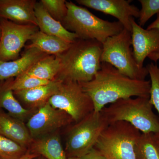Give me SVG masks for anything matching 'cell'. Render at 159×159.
<instances>
[{
    "instance_id": "6da1fadb",
    "label": "cell",
    "mask_w": 159,
    "mask_h": 159,
    "mask_svg": "<svg viewBox=\"0 0 159 159\" xmlns=\"http://www.w3.org/2000/svg\"><path fill=\"white\" fill-rule=\"evenodd\" d=\"M80 84L92 99L96 112L120 99L150 96V80L132 79L106 62L101 63L92 80Z\"/></svg>"
},
{
    "instance_id": "52a82bcc",
    "label": "cell",
    "mask_w": 159,
    "mask_h": 159,
    "mask_svg": "<svg viewBox=\"0 0 159 159\" xmlns=\"http://www.w3.org/2000/svg\"><path fill=\"white\" fill-rule=\"evenodd\" d=\"M109 123L101 111H93L70 128L66 140L67 157L80 158L94 148Z\"/></svg>"
},
{
    "instance_id": "4fadbf2b",
    "label": "cell",
    "mask_w": 159,
    "mask_h": 159,
    "mask_svg": "<svg viewBox=\"0 0 159 159\" xmlns=\"http://www.w3.org/2000/svg\"><path fill=\"white\" fill-rule=\"evenodd\" d=\"M35 0H0V19L23 25L37 26Z\"/></svg>"
},
{
    "instance_id": "836d02e7",
    "label": "cell",
    "mask_w": 159,
    "mask_h": 159,
    "mask_svg": "<svg viewBox=\"0 0 159 159\" xmlns=\"http://www.w3.org/2000/svg\"><path fill=\"white\" fill-rule=\"evenodd\" d=\"M67 159H79V158H77V157H69V158H67Z\"/></svg>"
},
{
    "instance_id": "603a6c76",
    "label": "cell",
    "mask_w": 159,
    "mask_h": 159,
    "mask_svg": "<svg viewBox=\"0 0 159 159\" xmlns=\"http://www.w3.org/2000/svg\"><path fill=\"white\" fill-rule=\"evenodd\" d=\"M28 151L27 148L0 134V159H18Z\"/></svg>"
},
{
    "instance_id": "8992f818",
    "label": "cell",
    "mask_w": 159,
    "mask_h": 159,
    "mask_svg": "<svg viewBox=\"0 0 159 159\" xmlns=\"http://www.w3.org/2000/svg\"><path fill=\"white\" fill-rule=\"evenodd\" d=\"M141 134L128 122H114L102 133L94 148L107 159H137L135 148Z\"/></svg>"
},
{
    "instance_id": "f1b7e54d",
    "label": "cell",
    "mask_w": 159,
    "mask_h": 159,
    "mask_svg": "<svg viewBox=\"0 0 159 159\" xmlns=\"http://www.w3.org/2000/svg\"><path fill=\"white\" fill-rule=\"evenodd\" d=\"M156 19L151 23L147 27V29H159V12L157 14Z\"/></svg>"
},
{
    "instance_id": "7a4b0ae2",
    "label": "cell",
    "mask_w": 159,
    "mask_h": 159,
    "mask_svg": "<svg viewBox=\"0 0 159 159\" xmlns=\"http://www.w3.org/2000/svg\"><path fill=\"white\" fill-rule=\"evenodd\" d=\"M102 51L101 43L78 39L58 55L61 68L56 79L80 84L91 81L101 68Z\"/></svg>"
},
{
    "instance_id": "d6986e66",
    "label": "cell",
    "mask_w": 159,
    "mask_h": 159,
    "mask_svg": "<svg viewBox=\"0 0 159 159\" xmlns=\"http://www.w3.org/2000/svg\"><path fill=\"white\" fill-rule=\"evenodd\" d=\"M0 84V108L5 109L11 116L25 122L28 121L37 111L25 108L9 88V79Z\"/></svg>"
},
{
    "instance_id": "ffe728a7",
    "label": "cell",
    "mask_w": 159,
    "mask_h": 159,
    "mask_svg": "<svg viewBox=\"0 0 159 159\" xmlns=\"http://www.w3.org/2000/svg\"><path fill=\"white\" fill-rule=\"evenodd\" d=\"M31 43L26 48H35L48 55H59L69 49L70 43L39 30L30 39Z\"/></svg>"
},
{
    "instance_id": "f546056e",
    "label": "cell",
    "mask_w": 159,
    "mask_h": 159,
    "mask_svg": "<svg viewBox=\"0 0 159 159\" xmlns=\"http://www.w3.org/2000/svg\"><path fill=\"white\" fill-rule=\"evenodd\" d=\"M37 156L36 155L34 154L30 153V152L28 151L24 155V156L18 159H32Z\"/></svg>"
},
{
    "instance_id": "e0dca14e",
    "label": "cell",
    "mask_w": 159,
    "mask_h": 159,
    "mask_svg": "<svg viewBox=\"0 0 159 159\" xmlns=\"http://www.w3.org/2000/svg\"><path fill=\"white\" fill-rule=\"evenodd\" d=\"M0 134L27 149L33 140L25 122L1 110Z\"/></svg>"
},
{
    "instance_id": "1f68e13d",
    "label": "cell",
    "mask_w": 159,
    "mask_h": 159,
    "mask_svg": "<svg viewBox=\"0 0 159 159\" xmlns=\"http://www.w3.org/2000/svg\"><path fill=\"white\" fill-rule=\"evenodd\" d=\"M32 159H46L44 157L42 156L38 155L37 156L35 157Z\"/></svg>"
},
{
    "instance_id": "7c38bea8",
    "label": "cell",
    "mask_w": 159,
    "mask_h": 159,
    "mask_svg": "<svg viewBox=\"0 0 159 159\" xmlns=\"http://www.w3.org/2000/svg\"><path fill=\"white\" fill-rule=\"evenodd\" d=\"M132 46L135 60L139 67H143L146 57L159 53V29H145L131 18Z\"/></svg>"
},
{
    "instance_id": "484cf974",
    "label": "cell",
    "mask_w": 159,
    "mask_h": 159,
    "mask_svg": "<svg viewBox=\"0 0 159 159\" xmlns=\"http://www.w3.org/2000/svg\"><path fill=\"white\" fill-rule=\"evenodd\" d=\"M40 2L56 20L61 23L66 16L68 9L65 0H41Z\"/></svg>"
},
{
    "instance_id": "5b68a950",
    "label": "cell",
    "mask_w": 159,
    "mask_h": 159,
    "mask_svg": "<svg viewBox=\"0 0 159 159\" xmlns=\"http://www.w3.org/2000/svg\"><path fill=\"white\" fill-rule=\"evenodd\" d=\"M131 46V32L124 29L102 43L101 62L109 64L132 79L144 80L148 75V70L138 65Z\"/></svg>"
},
{
    "instance_id": "7402d4cb",
    "label": "cell",
    "mask_w": 159,
    "mask_h": 159,
    "mask_svg": "<svg viewBox=\"0 0 159 159\" xmlns=\"http://www.w3.org/2000/svg\"><path fill=\"white\" fill-rule=\"evenodd\" d=\"M137 159H159V142L153 133H141L135 148Z\"/></svg>"
},
{
    "instance_id": "e575fe53",
    "label": "cell",
    "mask_w": 159,
    "mask_h": 159,
    "mask_svg": "<svg viewBox=\"0 0 159 159\" xmlns=\"http://www.w3.org/2000/svg\"><path fill=\"white\" fill-rule=\"evenodd\" d=\"M1 35H2V31H1V28H0V39H1Z\"/></svg>"
},
{
    "instance_id": "8fae6325",
    "label": "cell",
    "mask_w": 159,
    "mask_h": 159,
    "mask_svg": "<svg viewBox=\"0 0 159 159\" xmlns=\"http://www.w3.org/2000/svg\"><path fill=\"white\" fill-rule=\"evenodd\" d=\"M81 6L101 11L114 16L124 29L131 32V18H139L140 9L126 0H77Z\"/></svg>"
},
{
    "instance_id": "4dcf8cb0",
    "label": "cell",
    "mask_w": 159,
    "mask_h": 159,
    "mask_svg": "<svg viewBox=\"0 0 159 159\" xmlns=\"http://www.w3.org/2000/svg\"><path fill=\"white\" fill-rule=\"evenodd\" d=\"M148 58L155 62H157L159 60V53H153L148 56Z\"/></svg>"
},
{
    "instance_id": "3957f363",
    "label": "cell",
    "mask_w": 159,
    "mask_h": 159,
    "mask_svg": "<svg viewBox=\"0 0 159 159\" xmlns=\"http://www.w3.org/2000/svg\"><path fill=\"white\" fill-rule=\"evenodd\" d=\"M149 98L137 97L118 100L100 111L110 124L128 122L142 133L159 132V118L152 110Z\"/></svg>"
},
{
    "instance_id": "4316f807",
    "label": "cell",
    "mask_w": 159,
    "mask_h": 159,
    "mask_svg": "<svg viewBox=\"0 0 159 159\" xmlns=\"http://www.w3.org/2000/svg\"><path fill=\"white\" fill-rule=\"evenodd\" d=\"M141 5L139 25H145L148 20L159 12V0H139Z\"/></svg>"
},
{
    "instance_id": "44dd1931",
    "label": "cell",
    "mask_w": 159,
    "mask_h": 159,
    "mask_svg": "<svg viewBox=\"0 0 159 159\" xmlns=\"http://www.w3.org/2000/svg\"><path fill=\"white\" fill-rule=\"evenodd\" d=\"M61 68V60L59 56L48 55L35 63L25 73L39 79L51 81L56 79Z\"/></svg>"
},
{
    "instance_id": "cb8c5ba5",
    "label": "cell",
    "mask_w": 159,
    "mask_h": 159,
    "mask_svg": "<svg viewBox=\"0 0 159 159\" xmlns=\"http://www.w3.org/2000/svg\"><path fill=\"white\" fill-rule=\"evenodd\" d=\"M50 82L24 73L16 77L14 80L9 79V88L13 92L24 90L45 85Z\"/></svg>"
},
{
    "instance_id": "d4e9b609",
    "label": "cell",
    "mask_w": 159,
    "mask_h": 159,
    "mask_svg": "<svg viewBox=\"0 0 159 159\" xmlns=\"http://www.w3.org/2000/svg\"><path fill=\"white\" fill-rule=\"evenodd\" d=\"M146 67L150 77L149 100L157 111L159 118V67L152 62L147 65Z\"/></svg>"
},
{
    "instance_id": "83f0119b",
    "label": "cell",
    "mask_w": 159,
    "mask_h": 159,
    "mask_svg": "<svg viewBox=\"0 0 159 159\" xmlns=\"http://www.w3.org/2000/svg\"><path fill=\"white\" fill-rule=\"evenodd\" d=\"M79 159H107L101 152L94 148L89 152L88 153L86 154L83 156L79 158Z\"/></svg>"
},
{
    "instance_id": "5bb4252c",
    "label": "cell",
    "mask_w": 159,
    "mask_h": 159,
    "mask_svg": "<svg viewBox=\"0 0 159 159\" xmlns=\"http://www.w3.org/2000/svg\"><path fill=\"white\" fill-rule=\"evenodd\" d=\"M61 82L62 80L55 79L48 84L30 89L15 91L13 93L25 108L37 111L57 93Z\"/></svg>"
},
{
    "instance_id": "9c48e42d",
    "label": "cell",
    "mask_w": 159,
    "mask_h": 159,
    "mask_svg": "<svg viewBox=\"0 0 159 159\" xmlns=\"http://www.w3.org/2000/svg\"><path fill=\"white\" fill-rule=\"evenodd\" d=\"M0 60L4 61L18 58L25 43L39 30L34 25H19L3 19H0Z\"/></svg>"
},
{
    "instance_id": "ac0fdd59",
    "label": "cell",
    "mask_w": 159,
    "mask_h": 159,
    "mask_svg": "<svg viewBox=\"0 0 159 159\" xmlns=\"http://www.w3.org/2000/svg\"><path fill=\"white\" fill-rule=\"evenodd\" d=\"M28 151L46 159H67L59 135L56 132L33 139Z\"/></svg>"
},
{
    "instance_id": "9a60e30c",
    "label": "cell",
    "mask_w": 159,
    "mask_h": 159,
    "mask_svg": "<svg viewBox=\"0 0 159 159\" xmlns=\"http://www.w3.org/2000/svg\"><path fill=\"white\" fill-rule=\"evenodd\" d=\"M26 48L20 58L9 61L0 60V82L25 73L35 63L48 55L36 48Z\"/></svg>"
},
{
    "instance_id": "30bf717a",
    "label": "cell",
    "mask_w": 159,
    "mask_h": 159,
    "mask_svg": "<svg viewBox=\"0 0 159 159\" xmlns=\"http://www.w3.org/2000/svg\"><path fill=\"white\" fill-rule=\"evenodd\" d=\"M74 122L65 112L47 102L40 107L26 123L32 139L52 133Z\"/></svg>"
},
{
    "instance_id": "ba28073f",
    "label": "cell",
    "mask_w": 159,
    "mask_h": 159,
    "mask_svg": "<svg viewBox=\"0 0 159 159\" xmlns=\"http://www.w3.org/2000/svg\"><path fill=\"white\" fill-rule=\"evenodd\" d=\"M54 108L68 114L75 123L94 111L93 103L78 83L62 80L58 91L49 99Z\"/></svg>"
},
{
    "instance_id": "277c9868",
    "label": "cell",
    "mask_w": 159,
    "mask_h": 159,
    "mask_svg": "<svg viewBox=\"0 0 159 159\" xmlns=\"http://www.w3.org/2000/svg\"><path fill=\"white\" fill-rule=\"evenodd\" d=\"M67 14L61 24L80 39L95 40L103 43L108 38L124 29L119 21L110 22L97 17L87 9L67 2Z\"/></svg>"
},
{
    "instance_id": "d6a6232c",
    "label": "cell",
    "mask_w": 159,
    "mask_h": 159,
    "mask_svg": "<svg viewBox=\"0 0 159 159\" xmlns=\"http://www.w3.org/2000/svg\"><path fill=\"white\" fill-rule=\"evenodd\" d=\"M155 134L156 137L157 139V140H158L159 142V132H158L156 134Z\"/></svg>"
},
{
    "instance_id": "2e32d148",
    "label": "cell",
    "mask_w": 159,
    "mask_h": 159,
    "mask_svg": "<svg viewBox=\"0 0 159 159\" xmlns=\"http://www.w3.org/2000/svg\"><path fill=\"white\" fill-rule=\"evenodd\" d=\"M34 13L38 27L43 33L59 38L70 43L79 39L76 34L68 31L60 22L53 18L40 2H36Z\"/></svg>"
}]
</instances>
